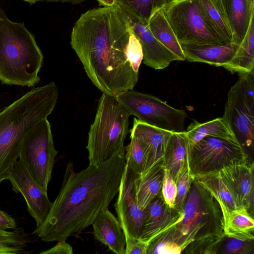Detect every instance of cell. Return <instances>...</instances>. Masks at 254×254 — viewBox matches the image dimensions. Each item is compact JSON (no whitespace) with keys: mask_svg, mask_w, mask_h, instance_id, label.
I'll return each mask as SVG.
<instances>
[{"mask_svg":"<svg viewBox=\"0 0 254 254\" xmlns=\"http://www.w3.org/2000/svg\"><path fill=\"white\" fill-rule=\"evenodd\" d=\"M138 174L126 164L114 204L126 239H139L146 217V209L136 200L135 180Z\"/></svg>","mask_w":254,"mask_h":254,"instance_id":"7c38bea8","label":"cell"},{"mask_svg":"<svg viewBox=\"0 0 254 254\" xmlns=\"http://www.w3.org/2000/svg\"><path fill=\"white\" fill-rule=\"evenodd\" d=\"M25 1L28 2L30 5L33 4L38 1H61V2H68L73 3H78L84 1L86 0H23Z\"/></svg>","mask_w":254,"mask_h":254,"instance_id":"74e56055","label":"cell"},{"mask_svg":"<svg viewBox=\"0 0 254 254\" xmlns=\"http://www.w3.org/2000/svg\"><path fill=\"white\" fill-rule=\"evenodd\" d=\"M129 116L116 96L102 94L88 133L89 165L101 164L125 149Z\"/></svg>","mask_w":254,"mask_h":254,"instance_id":"8992f818","label":"cell"},{"mask_svg":"<svg viewBox=\"0 0 254 254\" xmlns=\"http://www.w3.org/2000/svg\"><path fill=\"white\" fill-rule=\"evenodd\" d=\"M99 4L103 6H113L115 5L116 0H97Z\"/></svg>","mask_w":254,"mask_h":254,"instance_id":"f35d334b","label":"cell"},{"mask_svg":"<svg viewBox=\"0 0 254 254\" xmlns=\"http://www.w3.org/2000/svg\"><path fill=\"white\" fill-rule=\"evenodd\" d=\"M217 201L222 212L224 222L230 212L237 208L219 171L197 175L193 178Z\"/></svg>","mask_w":254,"mask_h":254,"instance_id":"7402d4cb","label":"cell"},{"mask_svg":"<svg viewBox=\"0 0 254 254\" xmlns=\"http://www.w3.org/2000/svg\"><path fill=\"white\" fill-rule=\"evenodd\" d=\"M43 55L24 23L10 21L0 8V80L32 87L40 80Z\"/></svg>","mask_w":254,"mask_h":254,"instance_id":"5b68a950","label":"cell"},{"mask_svg":"<svg viewBox=\"0 0 254 254\" xmlns=\"http://www.w3.org/2000/svg\"><path fill=\"white\" fill-rule=\"evenodd\" d=\"M185 132L188 140L189 148L207 136L236 140L222 117L204 123L194 121L189 126Z\"/></svg>","mask_w":254,"mask_h":254,"instance_id":"4316f807","label":"cell"},{"mask_svg":"<svg viewBox=\"0 0 254 254\" xmlns=\"http://www.w3.org/2000/svg\"><path fill=\"white\" fill-rule=\"evenodd\" d=\"M188 163V155L184 159L175 180L177 186V196L174 208L182 211L192 180Z\"/></svg>","mask_w":254,"mask_h":254,"instance_id":"1f68e13d","label":"cell"},{"mask_svg":"<svg viewBox=\"0 0 254 254\" xmlns=\"http://www.w3.org/2000/svg\"><path fill=\"white\" fill-rule=\"evenodd\" d=\"M40 254H73L72 247L66 241H59L53 248L43 251Z\"/></svg>","mask_w":254,"mask_h":254,"instance_id":"d590c367","label":"cell"},{"mask_svg":"<svg viewBox=\"0 0 254 254\" xmlns=\"http://www.w3.org/2000/svg\"><path fill=\"white\" fill-rule=\"evenodd\" d=\"M129 131L130 135L140 138L147 146L150 152L149 168L163 159L168 139L173 132L148 125L135 118Z\"/></svg>","mask_w":254,"mask_h":254,"instance_id":"ffe728a7","label":"cell"},{"mask_svg":"<svg viewBox=\"0 0 254 254\" xmlns=\"http://www.w3.org/2000/svg\"><path fill=\"white\" fill-rule=\"evenodd\" d=\"M57 153L47 119L34 126L23 139L19 159L45 192Z\"/></svg>","mask_w":254,"mask_h":254,"instance_id":"9c48e42d","label":"cell"},{"mask_svg":"<svg viewBox=\"0 0 254 254\" xmlns=\"http://www.w3.org/2000/svg\"><path fill=\"white\" fill-rule=\"evenodd\" d=\"M126 165L125 149L98 165L76 173L66 165L60 191L45 221L32 234L42 241H66L92 225L119 191Z\"/></svg>","mask_w":254,"mask_h":254,"instance_id":"7a4b0ae2","label":"cell"},{"mask_svg":"<svg viewBox=\"0 0 254 254\" xmlns=\"http://www.w3.org/2000/svg\"><path fill=\"white\" fill-rule=\"evenodd\" d=\"M163 10L180 43L224 44L206 21L199 0H171Z\"/></svg>","mask_w":254,"mask_h":254,"instance_id":"ba28073f","label":"cell"},{"mask_svg":"<svg viewBox=\"0 0 254 254\" xmlns=\"http://www.w3.org/2000/svg\"><path fill=\"white\" fill-rule=\"evenodd\" d=\"M237 208L244 207L253 216L254 165L249 159L234 161L219 171Z\"/></svg>","mask_w":254,"mask_h":254,"instance_id":"5bb4252c","label":"cell"},{"mask_svg":"<svg viewBox=\"0 0 254 254\" xmlns=\"http://www.w3.org/2000/svg\"><path fill=\"white\" fill-rule=\"evenodd\" d=\"M147 25L156 39L175 55L179 61L186 60L181 45L165 16L163 8L152 15Z\"/></svg>","mask_w":254,"mask_h":254,"instance_id":"cb8c5ba5","label":"cell"},{"mask_svg":"<svg viewBox=\"0 0 254 254\" xmlns=\"http://www.w3.org/2000/svg\"><path fill=\"white\" fill-rule=\"evenodd\" d=\"M177 191V186L175 180L169 171L165 168L161 192L166 203L172 208H174Z\"/></svg>","mask_w":254,"mask_h":254,"instance_id":"836d02e7","label":"cell"},{"mask_svg":"<svg viewBox=\"0 0 254 254\" xmlns=\"http://www.w3.org/2000/svg\"><path fill=\"white\" fill-rule=\"evenodd\" d=\"M29 238L18 230L13 231L0 230V254H23L27 253Z\"/></svg>","mask_w":254,"mask_h":254,"instance_id":"4dcf8cb0","label":"cell"},{"mask_svg":"<svg viewBox=\"0 0 254 254\" xmlns=\"http://www.w3.org/2000/svg\"><path fill=\"white\" fill-rule=\"evenodd\" d=\"M249 159L236 140L207 136L189 148L188 163L192 178L220 171L234 161Z\"/></svg>","mask_w":254,"mask_h":254,"instance_id":"8fae6325","label":"cell"},{"mask_svg":"<svg viewBox=\"0 0 254 254\" xmlns=\"http://www.w3.org/2000/svg\"><path fill=\"white\" fill-rule=\"evenodd\" d=\"M148 244L140 239H126L125 254H146Z\"/></svg>","mask_w":254,"mask_h":254,"instance_id":"e575fe53","label":"cell"},{"mask_svg":"<svg viewBox=\"0 0 254 254\" xmlns=\"http://www.w3.org/2000/svg\"><path fill=\"white\" fill-rule=\"evenodd\" d=\"M224 122L249 156L254 150V71L239 74L225 104Z\"/></svg>","mask_w":254,"mask_h":254,"instance_id":"52a82bcc","label":"cell"},{"mask_svg":"<svg viewBox=\"0 0 254 254\" xmlns=\"http://www.w3.org/2000/svg\"><path fill=\"white\" fill-rule=\"evenodd\" d=\"M186 60L222 66L235 55L239 46L227 44L180 43Z\"/></svg>","mask_w":254,"mask_h":254,"instance_id":"e0dca14e","label":"cell"},{"mask_svg":"<svg viewBox=\"0 0 254 254\" xmlns=\"http://www.w3.org/2000/svg\"><path fill=\"white\" fill-rule=\"evenodd\" d=\"M146 217L139 239L148 244L153 239L179 221L182 211L169 207L162 192L146 208Z\"/></svg>","mask_w":254,"mask_h":254,"instance_id":"2e32d148","label":"cell"},{"mask_svg":"<svg viewBox=\"0 0 254 254\" xmlns=\"http://www.w3.org/2000/svg\"><path fill=\"white\" fill-rule=\"evenodd\" d=\"M199 0L206 21L222 43H233L228 21L218 0Z\"/></svg>","mask_w":254,"mask_h":254,"instance_id":"d4e9b609","label":"cell"},{"mask_svg":"<svg viewBox=\"0 0 254 254\" xmlns=\"http://www.w3.org/2000/svg\"><path fill=\"white\" fill-rule=\"evenodd\" d=\"M130 31L119 7L104 6L81 15L70 44L92 83L103 93L117 96L133 90L138 71L129 53Z\"/></svg>","mask_w":254,"mask_h":254,"instance_id":"6da1fadb","label":"cell"},{"mask_svg":"<svg viewBox=\"0 0 254 254\" xmlns=\"http://www.w3.org/2000/svg\"><path fill=\"white\" fill-rule=\"evenodd\" d=\"M254 240H245L228 237L223 239L217 254H254Z\"/></svg>","mask_w":254,"mask_h":254,"instance_id":"d6a6232c","label":"cell"},{"mask_svg":"<svg viewBox=\"0 0 254 254\" xmlns=\"http://www.w3.org/2000/svg\"><path fill=\"white\" fill-rule=\"evenodd\" d=\"M95 239L116 254H125L126 238L121 225L108 208L101 212L92 224Z\"/></svg>","mask_w":254,"mask_h":254,"instance_id":"d6986e66","label":"cell"},{"mask_svg":"<svg viewBox=\"0 0 254 254\" xmlns=\"http://www.w3.org/2000/svg\"><path fill=\"white\" fill-rule=\"evenodd\" d=\"M224 232L228 237L254 240L253 216L244 207L232 210L224 221Z\"/></svg>","mask_w":254,"mask_h":254,"instance_id":"83f0119b","label":"cell"},{"mask_svg":"<svg viewBox=\"0 0 254 254\" xmlns=\"http://www.w3.org/2000/svg\"><path fill=\"white\" fill-rule=\"evenodd\" d=\"M16 223L14 219L5 212L0 210V230L15 229Z\"/></svg>","mask_w":254,"mask_h":254,"instance_id":"8d00e7d4","label":"cell"},{"mask_svg":"<svg viewBox=\"0 0 254 254\" xmlns=\"http://www.w3.org/2000/svg\"><path fill=\"white\" fill-rule=\"evenodd\" d=\"M58 98V88L52 82L33 88L0 113V184L19 158L26 133L47 119Z\"/></svg>","mask_w":254,"mask_h":254,"instance_id":"277c9868","label":"cell"},{"mask_svg":"<svg viewBox=\"0 0 254 254\" xmlns=\"http://www.w3.org/2000/svg\"><path fill=\"white\" fill-rule=\"evenodd\" d=\"M119 8L125 18L130 31L141 45L143 63L146 65L155 69H161L167 67L172 62L179 61L175 55L156 39L147 24L126 10Z\"/></svg>","mask_w":254,"mask_h":254,"instance_id":"9a60e30c","label":"cell"},{"mask_svg":"<svg viewBox=\"0 0 254 254\" xmlns=\"http://www.w3.org/2000/svg\"><path fill=\"white\" fill-rule=\"evenodd\" d=\"M12 190L24 197L30 215L36 222V227L46 220L52 203L47 192H45L31 175L28 169L20 159L17 160L7 178Z\"/></svg>","mask_w":254,"mask_h":254,"instance_id":"4fadbf2b","label":"cell"},{"mask_svg":"<svg viewBox=\"0 0 254 254\" xmlns=\"http://www.w3.org/2000/svg\"><path fill=\"white\" fill-rule=\"evenodd\" d=\"M188 152L189 143L185 131L172 132L166 147L163 161L165 168L174 180Z\"/></svg>","mask_w":254,"mask_h":254,"instance_id":"484cf974","label":"cell"},{"mask_svg":"<svg viewBox=\"0 0 254 254\" xmlns=\"http://www.w3.org/2000/svg\"><path fill=\"white\" fill-rule=\"evenodd\" d=\"M222 67L232 73L254 71V17L252 18L246 34L235 55Z\"/></svg>","mask_w":254,"mask_h":254,"instance_id":"603a6c76","label":"cell"},{"mask_svg":"<svg viewBox=\"0 0 254 254\" xmlns=\"http://www.w3.org/2000/svg\"><path fill=\"white\" fill-rule=\"evenodd\" d=\"M129 115L141 122L173 132L184 131L186 112L150 94L128 90L116 96Z\"/></svg>","mask_w":254,"mask_h":254,"instance_id":"30bf717a","label":"cell"},{"mask_svg":"<svg viewBox=\"0 0 254 254\" xmlns=\"http://www.w3.org/2000/svg\"><path fill=\"white\" fill-rule=\"evenodd\" d=\"M182 213L181 219L162 233L182 253L217 254L225 237L222 212L216 199L193 179Z\"/></svg>","mask_w":254,"mask_h":254,"instance_id":"3957f363","label":"cell"},{"mask_svg":"<svg viewBox=\"0 0 254 254\" xmlns=\"http://www.w3.org/2000/svg\"><path fill=\"white\" fill-rule=\"evenodd\" d=\"M163 159L138 174L135 180L136 200L138 205L145 209L161 192L164 176Z\"/></svg>","mask_w":254,"mask_h":254,"instance_id":"44dd1931","label":"cell"},{"mask_svg":"<svg viewBox=\"0 0 254 254\" xmlns=\"http://www.w3.org/2000/svg\"><path fill=\"white\" fill-rule=\"evenodd\" d=\"M171 0H116L115 5L147 24L152 15Z\"/></svg>","mask_w":254,"mask_h":254,"instance_id":"f1b7e54d","label":"cell"},{"mask_svg":"<svg viewBox=\"0 0 254 254\" xmlns=\"http://www.w3.org/2000/svg\"><path fill=\"white\" fill-rule=\"evenodd\" d=\"M233 37L232 42L240 45L254 17V0H218Z\"/></svg>","mask_w":254,"mask_h":254,"instance_id":"ac0fdd59","label":"cell"},{"mask_svg":"<svg viewBox=\"0 0 254 254\" xmlns=\"http://www.w3.org/2000/svg\"><path fill=\"white\" fill-rule=\"evenodd\" d=\"M126 164L140 174L149 167L150 152L146 144L139 137L130 135V141L125 146Z\"/></svg>","mask_w":254,"mask_h":254,"instance_id":"f546056e","label":"cell"}]
</instances>
